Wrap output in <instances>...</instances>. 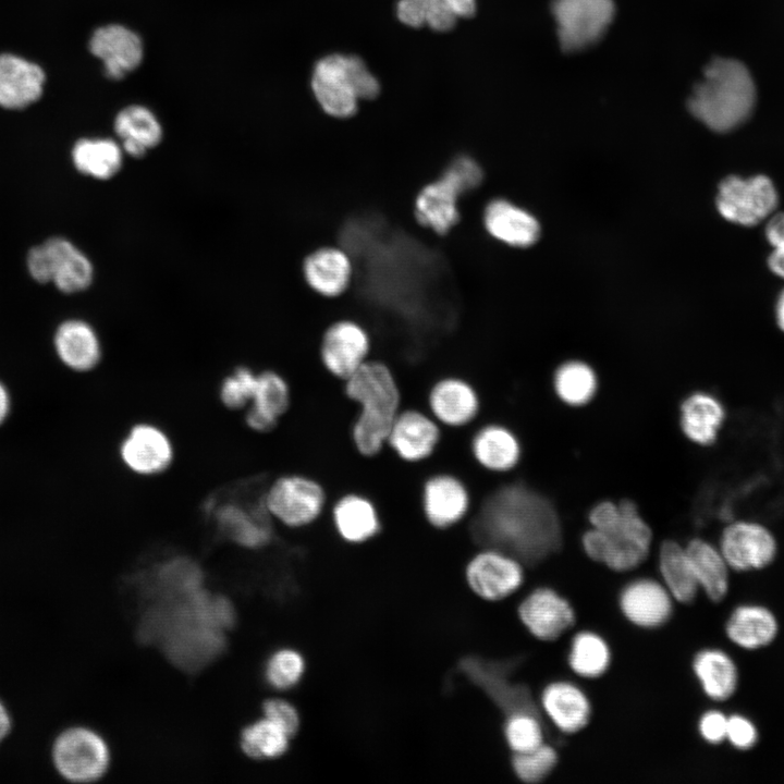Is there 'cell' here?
Here are the masks:
<instances>
[{
	"instance_id": "1",
	"label": "cell",
	"mask_w": 784,
	"mask_h": 784,
	"mask_svg": "<svg viewBox=\"0 0 784 784\" xmlns=\"http://www.w3.org/2000/svg\"><path fill=\"white\" fill-rule=\"evenodd\" d=\"M230 600L204 588L152 602L142 615L138 636L157 645L167 659L186 673L215 662L226 648V633L235 624Z\"/></svg>"
},
{
	"instance_id": "2",
	"label": "cell",
	"mask_w": 784,
	"mask_h": 784,
	"mask_svg": "<svg viewBox=\"0 0 784 784\" xmlns=\"http://www.w3.org/2000/svg\"><path fill=\"white\" fill-rule=\"evenodd\" d=\"M481 539L522 562H536L560 542L556 517L538 495L522 487H504L485 504L478 518Z\"/></svg>"
},
{
	"instance_id": "3",
	"label": "cell",
	"mask_w": 784,
	"mask_h": 784,
	"mask_svg": "<svg viewBox=\"0 0 784 784\" xmlns=\"http://www.w3.org/2000/svg\"><path fill=\"white\" fill-rule=\"evenodd\" d=\"M344 392L359 407L352 426L353 443L358 453L372 457L387 444L393 421L401 412L395 377L384 363L367 360L344 380Z\"/></svg>"
},
{
	"instance_id": "4",
	"label": "cell",
	"mask_w": 784,
	"mask_h": 784,
	"mask_svg": "<svg viewBox=\"0 0 784 784\" xmlns=\"http://www.w3.org/2000/svg\"><path fill=\"white\" fill-rule=\"evenodd\" d=\"M756 102V86L749 70L728 58H715L688 100L693 115L714 132H728L743 124Z\"/></svg>"
},
{
	"instance_id": "5",
	"label": "cell",
	"mask_w": 784,
	"mask_h": 784,
	"mask_svg": "<svg viewBox=\"0 0 784 784\" xmlns=\"http://www.w3.org/2000/svg\"><path fill=\"white\" fill-rule=\"evenodd\" d=\"M311 89L327 114L347 119L357 112L359 99L380 94V84L359 57L332 53L316 62Z\"/></svg>"
},
{
	"instance_id": "6",
	"label": "cell",
	"mask_w": 784,
	"mask_h": 784,
	"mask_svg": "<svg viewBox=\"0 0 784 784\" xmlns=\"http://www.w3.org/2000/svg\"><path fill=\"white\" fill-rule=\"evenodd\" d=\"M618 520L607 530L590 528L581 537L585 554L615 573L639 567L649 556L652 530L630 500L620 502Z\"/></svg>"
},
{
	"instance_id": "7",
	"label": "cell",
	"mask_w": 784,
	"mask_h": 784,
	"mask_svg": "<svg viewBox=\"0 0 784 784\" xmlns=\"http://www.w3.org/2000/svg\"><path fill=\"white\" fill-rule=\"evenodd\" d=\"M482 180L479 164L467 156L454 158L443 174L426 184L415 199L417 221L432 232L444 235L460 220V197Z\"/></svg>"
},
{
	"instance_id": "8",
	"label": "cell",
	"mask_w": 784,
	"mask_h": 784,
	"mask_svg": "<svg viewBox=\"0 0 784 784\" xmlns=\"http://www.w3.org/2000/svg\"><path fill=\"white\" fill-rule=\"evenodd\" d=\"M27 266L36 281L53 282L64 293L84 291L94 279V267L87 256L61 237L34 247L28 254Z\"/></svg>"
},
{
	"instance_id": "9",
	"label": "cell",
	"mask_w": 784,
	"mask_h": 784,
	"mask_svg": "<svg viewBox=\"0 0 784 784\" xmlns=\"http://www.w3.org/2000/svg\"><path fill=\"white\" fill-rule=\"evenodd\" d=\"M779 194L772 180L763 174L749 177L730 175L719 185L715 205L725 220L754 226L774 213Z\"/></svg>"
},
{
	"instance_id": "10",
	"label": "cell",
	"mask_w": 784,
	"mask_h": 784,
	"mask_svg": "<svg viewBox=\"0 0 784 784\" xmlns=\"http://www.w3.org/2000/svg\"><path fill=\"white\" fill-rule=\"evenodd\" d=\"M270 516L292 528L314 523L323 512L327 502L324 488L305 475L279 477L264 497Z\"/></svg>"
},
{
	"instance_id": "11",
	"label": "cell",
	"mask_w": 784,
	"mask_h": 784,
	"mask_svg": "<svg viewBox=\"0 0 784 784\" xmlns=\"http://www.w3.org/2000/svg\"><path fill=\"white\" fill-rule=\"evenodd\" d=\"M53 763L59 773L71 782L87 783L101 777L110 762L105 739L87 727H71L62 732L52 747Z\"/></svg>"
},
{
	"instance_id": "12",
	"label": "cell",
	"mask_w": 784,
	"mask_h": 784,
	"mask_svg": "<svg viewBox=\"0 0 784 784\" xmlns=\"http://www.w3.org/2000/svg\"><path fill=\"white\" fill-rule=\"evenodd\" d=\"M560 45L565 51H577L598 41L610 26L613 0H553Z\"/></svg>"
},
{
	"instance_id": "13",
	"label": "cell",
	"mask_w": 784,
	"mask_h": 784,
	"mask_svg": "<svg viewBox=\"0 0 784 784\" xmlns=\"http://www.w3.org/2000/svg\"><path fill=\"white\" fill-rule=\"evenodd\" d=\"M465 577L473 592L486 601H501L517 592L525 581V567L515 555L497 548L475 554Z\"/></svg>"
},
{
	"instance_id": "14",
	"label": "cell",
	"mask_w": 784,
	"mask_h": 784,
	"mask_svg": "<svg viewBox=\"0 0 784 784\" xmlns=\"http://www.w3.org/2000/svg\"><path fill=\"white\" fill-rule=\"evenodd\" d=\"M517 617L531 637L542 642H553L575 625L576 611L558 590L539 586L520 600Z\"/></svg>"
},
{
	"instance_id": "15",
	"label": "cell",
	"mask_w": 784,
	"mask_h": 784,
	"mask_svg": "<svg viewBox=\"0 0 784 784\" xmlns=\"http://www.w3.org/2000/svg\"><path fill=\"white\" fill-rule=\"evenodd\" d=\"M675 603L660 579L647 576L628 580L617 597L623 617L641 629H657L667 624Z\"/></svg>"
},
{
	"instance_id": "16",
	"label": "cell",
	"mask_w": 784,
	"mask_h": 784,
	"mask_svg": "<svg viewBox=\"0 0 784 784\" xmlns=\"http://www.w3.org/2000/svg\"><path fill=\"white\" fill-rule=\"evenodd\" d=\"M719 549L731 569L758 571L770 565L776 555V541L762 525L736 522L721 535Z\"/></svg>"
},
{
	"instance_id": "17",
	"label": "cell",
	"mask_w": 784,
	"mask_h": 784,
	"mask_svg": "<svg viewBox=\"0 0 784 784\" xmlns=\"http://www.w3.org/2000/svg\"><path fill=\"white\" fill-rule=\"evenodd\" d=\"M370 338L358 322L344 319L330 324L321 340L320 358L333 377L346 380L368 360Z\"/></svg>"
},
{
	"instance_id": "18",
	"label": "cell",
	"mask_w": 784,
	"mask_h": 784,
	"mask_svg": "<svg viewBox=\"0 0 784 784\" xmlns=\"http://www.w3.org/2000/svg\"><path fill=\"white\" fill-rule=\"evenodd\" d=\"M539 707L551 724L566 735L585 730L592 716L589 696L578 684L568 679L547 683L539 695Z\"/></svg>"
},
{
	"instance_id": "19",
	"label": "cell",
	"mask_w": 784,
	"mask_h": 784,
	"mask_svg": "<svg viewBox=\"0 0 784 784\" xmlns=\"http://www.w3.org/2000/svg\"><path fill=\"white\" fill-rule=\"evenodd\" d=\"M123 464L133 473L154 476L164 471L173 461V444L158 426L140 422L133 426L120 444Z\"/></svg>"
},
{
	"instance_id": "20",
	"label": "cell",
	"mask_w": 784,
	"mask_h": 784,
	"mask_svg": "<svg viewBox=\"0 0 784 784\" xmlns=\"http://www.w3.org/2000/svg\"><path fill=\"white\" fill-rule=\"evenodd\" d=\"M421 507L427 522L446 529L464 519L470 507L465 483L455 475L438 473L426 479L421 490Z\"/></svg>"
},
{
	"instance_id": "21",
	"label": "cell",
	"mask_w": 784,
	"mask_h": 784,
	"mask_svg": "<svg viewBox=\"0 0 784 784\" xmlns=\"http://www.w3.org/2000/svg\"><path fill=\"white\" fill-rule=\"evenodd\" d=\"M215 518L219 531L233 542L247 549H259L271 540L270 514L264 498L259 502H226L216 507Z\"/></svg>"
},
{
	"instance_id": "22",
	"label": "cell",
	"mask_w": 784,
	"mask_h": 784,
	"mask_svg": "<svg viewBox=\"0 0 784 784\" xmlns=\"http://www.w3.org/2000/svg\"><path fill=\"white\" fill-rule=\"evenodd\" d=\"M440 437L439 424L431 415L406 409L394 419L387 444L402 461L418 463L432 455Z\"/></svg>"
},
{
	"instance_id": "23",
	"label": "cell",
	"mask_w": 784,
	"mask_h": 784,
	"mask_svg": "<svg viewBox=\"0 0 784 784\" xmlns=\"http://www.w3.org/2000/svg\"><path fill=\"white\" fill-rule=\"evenodd\" d=\"M89 49L102 61L106 75L112 79H121L135 70L144 56L139 36L118 24L98 28L89 40Z\"/></svg>"
},
{
	"instance_id": "24",
	"label": "cell",
	"mask_w": 784,
	"mask_h": 784,
	"mask_svg": "<svg viewBox=\"0 0 784 784\" xmlns=\"http://www.w3.org/2000/svg\"><path fill=\"white\" fill-rule=\"evenodd\" d=\"M428 407L438 424L461 428L476 418L480 401L468 381L450 376L432 384L428 393Z\"/></svg>"
},
{
	"instance_id": "25",
	"label": "cell",
	"mask_w": 784,
	"mask_h": 784,
	"mask_svg": "<svg viewBox=\"0 0 784 784\" xmlns=\"http://www.w3.org/2000/svg\"><path fill=\"white\" fill-rule=\"evenodd\" d=\"M143 576L142 591L150 603L193 592L204 584L200 566L186 556L169 558Z\"/></svg>"
},
{
	"instance_id": "26",
	"label": "cell",
	"mask_w": 784,
	"mask_h": 784,
	"mask_svg": "<svg viewBox=\"0 0 784 784\" xmlns=\"http://www.w3.org/2000/svg\"><path fill=\"white\" fill-rule=\"evenodd\" d=\"M302 270L307 285L326 297L342 295L353 278V265L348 254L334 246L319 247L308 254Z\"/></svg>"
},
{
	"instance_id": "27",
	"label": "cell",
	"mask_w": 784,
	"mask_h": 784,
	"mask_svg": "<svg viewBox=\"0 0 784 784\" xmlns=\"http://www.w3.org/2000/svg\"><path fill=\"white\" fill-rule=\"evenodd\" d=\"M45 82L42 70L13 54L0 56V106L20 109L36 101Z\"/></svg>"
},
{
	"instance_id": "28",
	"label": "cell",
	"mask_w": 784,
	"mask_h": 784,
	"mask_svg": "<svg viewBox=\"0 0 784 784\" xmlns=\"http://www.w3.org/2000/svg\"><path fill=\"white\" fill-rule=\"evenodd\" d=\"M725 635L731 642L745 650H758L772 644L779 633L774 613L760 604H740L730 613Z\"/></svg>"
},
{
	"instance_id": "29",
	"label": "cell",
	"mask_w": 784,
	"mask_h": 784,
	"mask_svg": "<svg viewBox=\"0 0 784 784\" xmlns=\"http://www.w3.org/2000/svg\"><path fill=\"white\" fill-rule=\"evenodd\" d=\"M290 388L286 380L273 370L257 373V382L250 407L246 412V425L255 431L268 432L290 405Z\"/></svg>"
},
{
	"instance_id": "30",
	"label": "cell",
	"mask_w": 784,
	"mask_h": 784,
	"mask_svg": "<svg viewBox=\"0 0 784 784\" xmlns=\"http://www.w3.org/2000/svg\"><path fill=\"white\" fill-rule=\"evenodd\" d=\"M691 670L702 693L712 701H726L737 690L738 669L733 658L722 649L698 650L691 660Z\"/></svg>"
},
{
	"instance_id": "31",
	"label": "cell",
	"mask_w": 784,
	"mask_h": 784,
	"mask_svg": "<svg viewBox=\"0 0 784 784\" xmlns=\"http://www.w3.org/2000/svg\"><path fill=\"white\" fill-rule=\"evenodd\" d=\"M483 224L491 236L511 246H529L539 236L537 220L505 199H494L487 205Z\"/></svg>"
},
{
	"instance_id": "32",
	"label": "cell",
	"mask_w": 784,
	"mask_h": 784,
	"mask_svg": "<svg viewBox=\"0 0 784 784\" xmlns=\"http://www.w3.org/2000/svg\"><path fill=\"white\" fill-rule=\"evenodd\" d=\"M332 520L339 536L350 543L365 542L373 538L381 528L375 503L366 495L354 492L335 501Z\"/></svg>"
},
{
	"instance_id": "33",
	"label": "cell",
	"mask_w": 784,
	"mask_h": 784,
	"mask_svg": "<svg viewBox=\"0 0 784 784\" xmlns=\"http://www.w3.org/2000/svg\"><path fill=\"white\" fill-rule=\"evenodd\" d=\"M694 575L710 601L721 602L730 589V566L719 548L701 538H694L685 546Z\"/></svg>"
},
{
	"instance_id": "34",
	"label": "cell",
	"mask_w": 784,
	"mask_h": 784,
	"mask_svg": "<svg viewBox=\"0 0 784 784\" xmlns=\"http://www.w3.org/2000/svg\"><path fill=\"white\" fill-rule=\"evenodd\" d=\"M125 155L142 158L162 139V126L148 108L133 105L122 109L113 123Z\"/></svg>"
},
{
	"instance_id": "35",
	"label": "cell",
	"mask_w": 784,
	"mask_h": 784,
	"mask_svg": "<svg viewBox=\"0 0 784 784\" xmlns=\"http://www.w3.org/2000/svg\"><path fill=\"white\" fill-rule=\"evenodd\" d=\"M54 345L60 359L71 369L87 371L101 358V345L94 328L78 319L64 321L57 330Z\"/></svg>"
},
{
	"instance_id": "36",
	"label": "cell",
	"mask_w": 784,
	"mask_h": 784,
	"mask_svg": "<svg viewBox=\"0 0 784 784\" xmlns=\"http://www.w3.org/2000/svg\"><path fill=\"white\" fill-rule=\"evenodd\" d=\"M660 580L676 603L691 604L700 588L694 575L685 546L675 540H664L658 549Z\"/></svg>"
},
{
	"instance_id": "37",
	"label": "cell",
	"mask_w": 784,
	"mask_h": 784,
	"mask_svg": "<svg viewBox=\"0 0 784 784\" xmlns=\"http://www.w3.org/2000/svg\"><path fill=\"white\" fill-rule=\"evenodd\" d=\"M470 449L476 462L491 471H507L516 466L520 457L516 436L498 424L480 428L471 439Z\"/></svg>"
},
{
	"instance_id": "38",
	"label": "cell",
	"mask_w": 784,
	"mask_h": 784,
	"mask_svg": "<svg viewBox=\"0 0 784 784\" xmlns=\"http://www.w3.org/2000/svg\"><path fill=\"white\" fill-rule=\"evenodd\" d=\"M724 419L721 402L706 392H695L681 405V428L694 443L709 445L714 442Z\"/></svg>"
},
{
	"instance_id": "39",
	"label": "cell",
	"mask_w": 784,
	"mask_h": 784,
	"mask_svg": "<svg viewBox=\"0 0 784 784\" xmlns=\"http://www.w3.org/2000/svg\"><path fill=\"white\" fill-rule=\"evenodd\" d=\"M566 661L571 672L577 677L598 679L611 666L612 650L601 634L583 629L572 636Z\"/></svg>"
},
{
	"instance_id": "40",
	"label": "cell",
	"mask_w": 784,
	"mask_h": 784,
	"mask_svg": "<svg viewBox=\"0 0 784 784\" xmlns=\"http://www.w3.org/2000/svg\"><path fill=\"white\" fill-rule=\"evenodd\" d=\"M124 151L112 138H83L72 149V160L82 174L106 181L115 176L123 166Z\"/></svg>"
},
{
	"instance_id": "41",
	"label": "cell",
	"mask_w": 784,
	"mask_h": 784,
	"mask_svg": "<svg viewBox=\"0 0 784 784\" xmlns=\"http://www.w3.org/2000/svg\"><path fill=\"white\" fill-rule=\"evenodd\" d=\"M553 387L563 403L574 407L583 406L589 403L597 392V375L584 362H565L554 372Z\"/></svg>"
},
{
	"instance_id": "42",
	"label": "cell",
	"mask_w": 784,
	"mask_h": 784,
	"mask_svg": "<svg viewBox=\"0 0 784 784\" xmlns=\"http://www.w3.org/2000/svg\"><path fill=\"white\" fill-rule=\"evenodd\" d=\"M291 737L282 726L265 716L244 727L240 743L249 758L273 759L285 754Z\"/></svg>"
},
{
	"instance_id": "43",
	"label": "cell",
	"mask_w": 784,
	"mask_h": 784,
	"mask_svg": "<svg viewBox=\"0 0 784 784\" xmlns=\"http://www.w3.org/2000/svg\"><path fill=\"white\" fill-rule=\"evenodd\" d=\"M396 15L409 27L420 28L427 25L440 33L453 29L457 22V16L446 0H399Z\"/></svg>"
},
{
	"instance_id": "44",
	"label": "cell",
	"mask_w": 784,
	"mask_h": 784,
	"mask_svg": "<svg viewBox=\"0 0 784 784\" xmlns=\"http://www.w3.org/2000/svg\"><path fill=\"white\" fill-rule=\"evenodd\" d=\"M504 737L513 754L529 751L542 745L544 731L535 710L510 712L504 724Z\"/></svg>"
},
{
	"instance_id": "45",
	"label": "cell",
	"mask_w": 784,
	"mask_h": 784,
	"mask_svg": "<svg viewBox=\"0 0 784 784\" xmlns=\"http://www.w3.org/2000/svg\"><path fill=\"white\" fill-rule=\"evenodd\" d=\"M559 755L556 749L546 742L529 751L513 754L512 769L516 777L527 784L544 781L556 768Z\"/></svg>"
},
{
	"instance_id": "46",
	"label": "cell",
	"mask_w": 784,
	"mask_h": 784,
	"mask_svg": "<svg viewBox=\"0 0 784 784\" xmlns=\"http://www.w3.org/2000/svg\"><path fill=\"white\" fill-rule=\"evenodd\" d=\"M305 660L293 649L272 653L265 665V678L272 688L284 690L294 687L303 677Z\"/></svg>"
},
{
	"instance_id": "47",
	"label": "cell",
	"mask_w": 784,
	"mask_h": 784,
	"mask_svg": "<svg viewBox=\"0 0 784 784\" xmlns=\"http://www.w3.org/2000/svg\"><path fill=\"white\" fill-rule=\"evenodd\" d=\"M257 373L245 366L236 367L226 375L219 387V397L229 409H242L249 405L255 392Z\"/></svg>"
},
{
	"instance_id": "48",
	"label": "cell",
	"mask_w": 784,
	"mask_h": 784,
	"mask_svg": "<svg viewBox=\"0 0 784 784\" xmlns=\"http://www.w3.org/2000/svg\"><path fill=\"white\" fill-rule=\"evenodd\" d=\"M758 730L754 722L742 714L727 716L726 739L739 750L751 749L758 742Z\"/></svg>"
},
{
	"instance_id": "49",
	"label": "cell",
	"mask_w": 784,
	"mask_h": 784,
	"mask_svg": "<svg viewBox=\"0 0 784 784\" xmlns=\"http://www.w3.org/2000/svg\"><path fill=\"white\" fill-rule=\"evenodd\" d=\"M264 715L282 726L294 736L299 726V716L294 706L283 699H268L262 706Z\"/></svg>"
},
{
	"instance_id": "50",
	"label": "cell",
	"mask_w": 784,
	"mask_h": 784,
	"mask_svg": "<svg viewBox=\"0 0 784 784\" xmlns=\"http://www.w3.org/2000/svg\"><path fill=\"white\" fill-rule=\"evenodd\" d=\"M727 716L720 710L711 709L698 720V733L710 745H719L726 739Z\"/></svg>"
},
{
	"instance_id": "51",
	"label": "cell",
	"mask_w": 784,
	"mask_h": 784,
	"mask_svg": "<svg viewBox=\"0 0 784 784\" xmlns=\"http://www.w3.org/2000/svg\"><path fill=\"white\" fill-rule=\"evenodd\" d=\"M620 503L604 500L592 506L588 514V520L592 528L607 530L620 518Z\"/></svg>"
},
{
	"instance_id": "52",
	"label": "cell",
	"mask_w": 784,
	"mask_h": 784,
	"mask_svg": "<svg viewBox=\"0 0 784 784\" xmlns=\"http://www.w3.org/2000/svg\"><path fill=\"white\" fill-rule=\"evenodd\" d=\"M764 235L772 247L784 246V212L772 213L768 218Z\"/></svg>"
},
{
	"instance_id": "53",
	"label": "cell",
	"mask_w": 784,
	"mask_h": 784,
	"mask_svg": "<svg viewBox=\"0 0 784 784\" xmlns=\"http://www.w3.org/2000/svg\"><path fill=\"white\" fill-rule=\"evenodd\" d=\"M446 2L457 19L471 17L477 9L476 0H446Z\"/></svg>"
},
{
	"instance_id": "54",
	"label": "cell",
	"mask_w": 784,
	"mask_h": 784,
	"mask_svg": "<svg viewBox=\"0 0 784 784\" xmlns=\"http://www.w3.org/2000/svg\"><path fill=\"white\" fill-rule=\"evenodd\" d=\"M768 267L776 277L784 279V246L773 247L768 257Z\"/></svg>"
},
{
	"instance_id": "55",
	"label": "cell",
	"mask_w": 784,
	"mask_h": 784,
	"mask_svg": "<svg viewBox=\"0 0 784 784\" xmlns=\"http://www.w3.org/2000/svg\"><path fill=\"white\" fill-rule=\"evenodd\" d=\"M11 728V719L4 707L0 701V742L8 735Z\"/></svg>"
},
{
	"instance_id": "56",
	"label": "cell",
	"mask_w": 784,
	"mask_h": 784,
	"mask_svg": "<svg viewBox=\"0 0 784 784\" xmlns=\"http://www.w3.org/2000/svg\"><path fill=\"white\" fill-rule=\"evenodd\" d=\"M775 319L779 328L784 332V289L776 298Z\"/></svg>"
},
{
	"instance_id": "57",
	"label": "cell",
	"mask_w": 784,
	"mask_h": 784,
	"mask_svg": "<svg viewBox=\"0 0 784 784\" xmlns=\"http://www.w3.org/2000/svg\"><path fill=\"white\" fill-rule=\"evenodd\" d=\"M9 395L2 383H0V424L5 419L9 413Z\"/></svg>"
}]
</instances>
